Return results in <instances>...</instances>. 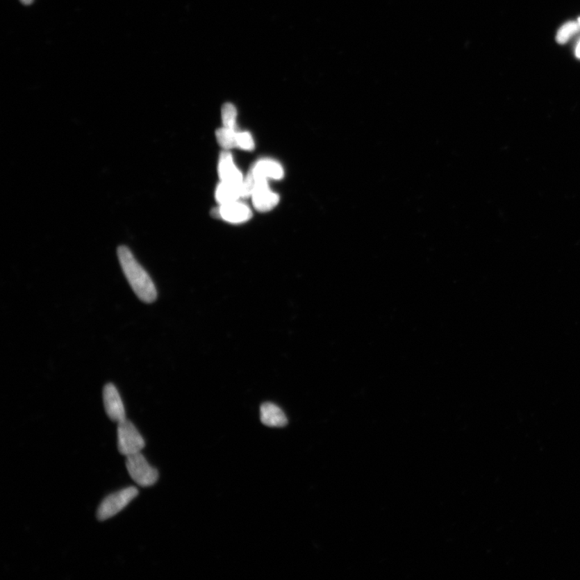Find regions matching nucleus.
<instances>
[{
    "label": "nucleus",
    "mask_w": 580,
    "mask_h": 580,
    "mask_svg": "<svg viewBox=\"0 0 580 580\" xmlns=\"http://www.w3.org/2000/svg\"><path fill=\"white\" fill-rule=\"evenodd\" d=\"M117 254L121 268L136 296L146 304H152L158 297V290L148 272L128 247L119 246Z\"/></svg>",
    "instance_id": "f257e3e1"
},
{
    "label": "nucleus",
    "mask_w": 580,
    "mask_h": 580,
    "mask_svg": "<svg viewBox=\"0 0 580 580\" xmlns=\"http://www.w3.org/2000/svg\"><path fill=\"white\" fill-rule=\"evenodd\" d=\"M126 467L133 480L141 487H150L158 482L159 473L150 465L140 452L127 456Z\"/></svg>",
    "instance_id": "f03ea898"
},
{
    "label": "nucleus",
    "mask_w": 580,
    "mask_h": 580,
    "mask_svg": "<svg viewBox=\"0 0 580 580\" xmlns=\"http://www.w3.org/2000/svg\"><path fill=\"white\" fill-rule=\"evenodd\" d=\"M138 494V489L135 487H129L110 494L100 504L97 511L98 520L103 522L115 516L127 507Z\"/></svg>",
    "instance_id": "7ed1b4c3"
},
{
    "label": "nucleus",
    "mask_w": 580,
    "mask_h": 580,
    "mask_svg": "<svg viewBox=\"0 0 580 580\" xmlns=\"http://www.w3.org/2000/svg\"><path fill=\"white\" fill-rule=\"evenodd\" d=\"M118 449L125 456L140 452L145 442L138 429L130 421L125 420L118 423Z\"/></svg>",
    "instance_id": "20e7f679"
},
{
    "label": "nucleus",
    "mask_w": 580,
    "mask_h": 580,
    "mask_svg": "<svg viewBox=\"0 0 580 580\" xmlns=\"http://www.w3.org/2000/svg\"><path fill=\"white\" fill-rule=\"evenodd\" d=\"M252 204L260 213H267L279 203V196L270 190L266 179L255 180V188L251 195Z\"/></svg>",
    "instance_id": "39448f33"
},
{
    "label": "nucleus",
    "mask_w": 580,
    "mask_h": 580,
    "mask_svg": "<svg viewBox=\"0 0 580 580\" xmlns=\"http://www.w3.org/2000/svg\"><path fill=\"white\" fill-rule=\"evenodd\" d=\"M103 403L106 413L110 420L119 423L126 420L123 401L117 388L110 383L104 387Z\"/></svg>",
    "instance_id": "423d86ee"
},
{
    "label": "nucleus",
    "mask_w": 580,
    "mask_h": 580,
    "mask_svg": "<svg viewBox=\"0 0 580 580\" xmlns=\"http://www.w3.org/2000/svg\"><path fill=\"white\" fill-rule=\"evenodd\" d=\"M213 216L231 224H243L251 218L252 213L248 206L235 201L220 205V208L213 210Z\"/></svg>",
    "instance_id": "0eeeda50"
},
{
    "label": "nucleus",
    "mask_w": 580,
    "mask_h": 580,
    "mask_svg": "<svg viewBox=\"0 0 580 580\" xmlns=\"http://www.w3.org/2000/svg\"><path fill=\"white\" fill-rule=\"evenodd\" d=\"M250 172L254 175L255 180L268 179L280 180L284 176L282 166L277 161L271 159L257 161Z\"/></svg>",
    "instance_id": "6e6552de"
},
{
    "label": "nucleus",
    "mask_w": 580,
    "mask_h": 580,
    "mask_svg": "<svg viewBox=\"0 0 580 580\" xmlns=\"http://www.w3.org/2000/svg\"><path fill=\"white\" fill-rule=\"evenodd\" d=\"M219 175L221 181H226V183L242 184L244 181L243 174L237 169L233 158L229 152H223L220 155Z\"/></svg>",
    "instance_id": "1a4fd4ad"
},
{
    "label": "nucleus",
    "mask_w": 580,
    "mask_h": 580,
    "mask_svg": "<svg viewBox=\"0 0 580 580\" xmlns=\"http://www.w3.org/2000/svg\"><path fill=\"white\" fill-rule=\"evenodd\" d=\"M260 420L270 427H284L288 423L284 411L271 402H265L260 406Z\"/></svg>",
    "instance_id": "9d476101"
},
{
    "label": "nucleus",
    "mask_w": 580,
    "mask_h": 580,
    "mask_svg": "<svg viewBox=\"0 0 580 580\" xmlns=\"http://www.w3.org/2000/svg\"><path fill=\"white\" fill-rule=\"evenodd\" d=\"M241 185L221 181L216 189L215 198L220 205L233 203L242 198Z\"/></svg>",
    "instance_id": "9b49d317"
},
{
    "label": "nucleus",
    "mask_w": 580,
    "mask_h": 580,
    "mask_svg": "<svg viewBox=\"0 0 580 580\" xmlns=\"http://www.w3.org/2000/svg\"><path fill=\"white\" fill-rule=\"evenodd\" d=\"M236 129L224 127L216 131V138L222 148L231 149L237 147Z\"/></svg>",
    "instance_id": "f8f14e48"
},
{
    "label": "nucleus",
    "mask_w": 580,
    "mask_h": 580,
    "mask_svg": "<svg viewBox=\"0 0 580 580\" xmlns=\"http://www.w3.org/2000/svg\"><path fill=\"white\" fill-rule=\"evenodd\" d=\"M579 30L580 25L579 22H570L565 24L558 31L556 35L557 42L561 44L567 43Z\"/></svg>",
    "instance_id": "ddd939ff"
},
{
    "label": "nucleus",
    "mask_w": 580,
    "mask_h": 580,
    "mask_svg": "<svg viewBox=\"0 0 580 580\" xmlns=\"http://www.w3.org/2000/svg\"><path fill=\"white\" fill-rule=\"evenodd\" d=\"M222 120L224 127L236 129L237 110L232 103H225L222 108Z\"/></svg>",
    "instance_id": "4468645a"
},
{
    "label": "nucleus",
    "mask_w": 580,
    "mask_h": 580,
    "mask_svg": "<svg viewBox=\"0 0 580 580\" xmlns=\"http://www.w3.org/2000/svg\"><path fill=\"white\" fill-rule=\"evenodd\" d=\"M237 147L246 151H251L255 148L254 140L248 132L237 134Z\"/></svg>",
    "instance_id": "2eb2a0df"
},
{
    "label": "nucleus",
    "mask_w": 580,
    "mask_h": 580,
    "mask_svg": "<svg viewBox=\"0 0 580 580\" xmlns=\"http://www.w3.org/2000/svg\"><path fill=\"white\" fill-rule=\"evenodd\" d=\"M576 55H577V57L580 59V40H579V42L577 44V49H576Z\"/></svg>",
    "instance_id": "dca6fc26"
},
{
    "label": "nucleus",
    "mask_w": 580,
    "mask_h": 580,
    "mask_svg": "<svg viewBox=\"0 0 580 580\" xmlns=\"http://www.w3.org/2000/svg\"><path fill=\"white\" fill-rule=\"evenodd\" d=\"M20 2L24 5H30L33 2V0H20Z\"/></svg>",
    "instance_id": "f3484780"
},
{
    "label": "nucleus",
    "mask_w": 580,
    "mask_h": 580,
    "mask_svg": "<svg viewBox=\"0 0 580 580\" xmlns=\"http://www.w3.org/2000/svg\"><path fill=\"white\" fill-rule=\"evenodd\" d=\"M578 22H579V25H580V18H579Z\"/></svg>",
    "instance_id": "a211bd4d"
}]
</instances>
